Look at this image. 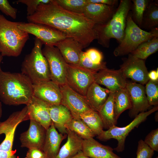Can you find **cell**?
<instances>
[{"label":"cell","instance_id":"obj_24","mask_svg":"<svg viewBox=\"0 0 158 158\" xmlns=\"http://www.w3.org/2000/svg\"><path fill=\"white\" fill-rule=\"evenodd\" d=\"M110 92L109 90L94 82L88 88L85 97L92 110L98 112L107 101Z\"/></svg>","mask_w":158,"mask_h":158},{"label":"cell","instance_id":"obj_18","mask_svg":"<svg viewBox=\"0 0 158 158\" xmlns=\"http://www.w3.org/2000/svg\"><path fill=\"white\" fill-rule=\"evenodd\" d=\"M33 92L35 97L49 105L61 104L62 96L60 86L51 80L33 85Z\"/></svg>","mask_w":158,"mask_h":158},{"label":"cell","instance_id":"obj_12","mask_svg":"<svg viewBox=\"0 0 158 158\" xmlns=\"http://www.w3.org/2000/svg\"><path fill=\"white\" fill-rule=\"evenodd\" d=\"M120 70L126 78L131 79L133 82L146 84L149 80L148 72L145 60L137 58L130 54L127 58H123Z\"/></svg>","mask_w":158,"mask_h":158},{"label":"cell","instance_id":"obj_35","mask_svg":"<svg viewBox=\"0 0 158 158\" xmlns=\"http://www.w3.org/2000/svg\"><path fill=\"white\" fill-rule=\"evenodd\" d=\"M79 66L95 72L107 68L106 62H104L101 65L96 64L90 59L85 52L83 51H82L80 55Z\"/></svg>","mask_w":158,"mask_h":158},{"label":"cell","instance_id":"obj_11","mask_svg":"<svg viewBox=\"0 0 158 158\" xmlns=\"http://www.w3.org/2000/svg\"><path fill=\"white\" fill-rule=\"evenodd\" d=\"M26 106L21 110L13 112L5 121L0 122V135L4 134L5 138L0 144V150L11 152L14 136L18 125L24 121L29 120Z\"/></svg>","mask_w":158,"mask_h":158},{"label":"cell","instance_id":"obj_47","mask_svg":"<svg viewBox=\"0 0 158 158\" xmlns=\"http://www.w3.org/2000/svg\"><path fill=\"white\" fill-rule=\"evenodd\" d=\"M3 56H2V55L1 54L0 52V72L2 70L1 68V62L3 60Z\"/></svg>","mask_w":158,"mask_h":158},{"label":"cell","instance_id":"obj_15","mask_svg":"<svg viewBox=\"0 0 158 158\" xmlns=\"http://www.w3.org/2000/svg\"><path fill=\"white\" fill-rule=\"evenodd\" d=\"M127 82L120 69L116 70L107 68L95 74V82L104 86L111 92L125 88Z\"/></svg>","mask_w":158,"mask_h":158},{"label":"cell","instance_id":"obj_44","mask_svg":"<svg viewBox=\"0 0 158 158\" xmlns=\"http://www.w3.org/2000/svg\"><path fill=\"white\" fill-rule=\"evenodd\" d=\"M158 70H152L148 72V76L149 80L153 81H158Z\"/></svg>","mask_w":158,"mask_h":158},{"label":"cell","instance_id":"obj_33","mask_svg":"<svg viewBox=\"0 0 158 158\" xmlns=\"http://www.w3.org/2000/svg\"><path fill=\"white\" fill-rule=\"evenodd\" d=\"M61 7L68 11L83 13L88 4L87 0H55Z\"/></svg>","mask_w":158,"mask_h":158},{"label":"cell","instance_id":"obj_26","mask_svg":"<svg viewBox=\"0 0 158 158\" xmlns=\"http://www.w3.org/2000/svg\"><path fill=\"white\" fill-rule=\"evenodd\" d=\"M131 107L130 99L126 88L120 89L114 92V118L116 121L122 113L126 110L130 109Z\"/></svg>","mask_w":158,"mask_h":158},{"label":"cell","instance_id":"obj_25","mask_svg":"<svg viewBox=\"0 0 158 158\" xmlns=\"http://www.w3.org/2000/svg\"><path fill=\"white\" fill-rule=\"evenodd\" d=\"M67 139L55 158H72L82 151L83 139L66 129Z\"/></svg>","mask_w":158,"mask_h":158},{"label":"cell","instance_id":"obj_42","mask_svg":"<svg viewBox=\"0 0 158 158\" xmlns=\"http://www.w3.org/2000/svg\"><path fill=\"white\" fill-rule=\"evenodd\" d=\"M88 3L104 4L111 6H116L118 4L117 0H87Z\"/></svg>","mask_w":158,"mask_h":158},{"label":"cell","instance_id":"obj_40","mask_svg":"<svg viewBox=\"0 0 158 158\" xmlns=\"http://www.w3.org/2000/svg\"><path fill=\"white\" fill-rule=\"evenodd\" d=\"M90 59L95 64L101 65L104 63L102 61L103 55L99 51L95 48L90 49L85 51Z\"/></svg>","mask_w":158,"mask_h":158},{"label":"cell","instance_id":"obj_34","mask_svg":"<svg viewBox=\"0 0 158 158\" xmlns=\"http://www.w3.org/2000/svg\"><path fill=\"white\" fill-rule=\"evenodd\" d=\"M145 92L149 104L157 106L158 104V81L149 80L146 84Z\"/></svg>","mask_w":158,"mask_h":158},{"label":"cell","instance_id":"obj_43","mask_svg":"<svg viewBox=\"0 0 158 158\" xmlns=\"http://www.w3.org/2000/svg\"><path fill=\"white\" fill-rule=\"evenodd\" d=\"M16 152V151L7 152L0 150V158H17Z\"/></svg>","mask_w":158,"mask_h":158},{"label":"cell","instance_id":"obj_39","mask_svg":"<svg viewBox=\"0 0 158 158\" xmlns=\"http://www.w3.org/2000/svg\"><path fill=\"white\" fill-rule=\"evenodd\" d=\"M0 11L13 19L16 18L17 9L13 7L7 0H0Z\"/></svg>","mask_w":158,"mask_h":158},{"label":"cell","instance_id":"obj_10","mask_svg":"<svg viewBox=\"0 0 158 158\" xmlns=\"http://www.w3.org/2000/svg\"><path fill=\"white\" fill-rule=\"evenodd\" d=\"M18 28L39 39L44 45L55 46L59 41L67 37L59 30L41 23L20 22Z\"/></svg>","mask_w":158,"mask_h":158},{"label":"cell","instance_id":"obj_9","mask_svg":"<svg viewBox=\"0 0 158 158\" xmlns=\"http://www.w3.org/2000/svg\"><path fill=\"white\" fill-rule=\"evenodd\" d=\"M42 52L49 64L51 80L59 86L66 84L67 63L58 49L44 45Z\"/></svg>","mask_w":158,"mask_h":158},{"label":"cell","instance_id":"obj_37","mask_svg":"<svg viewBox=\"0 0 158 158\" xmlns=\"http://www.w3.org/2000/svg\"><path fill=\"white\" fill-rule=\"evenodd\" d=\"M154 151L142 139L138 142L136 158H152Z\"/></svg>","mask_w":158,"mask_h":158},{"label":"cell","instance_id":"obj_48","mask_svg":"<svg viewBox=\"0 0 158 158\" xmlns=\"http://www.w3.org/2000/svg\"><path fill=\"white\" fill-rule=\"evenodd\" d=\"M42 158H48L47 157Z\"/></svg>","mask_w":158,"mask_h":158},{"label":"cell","instance_id":"obj_13","mask_svg":"<svg viewBox=\"0 0 158 158\" xmlns=\"http://www.w3.org/2000/svg\"><path fill=\"white\" fill-rule=\"evenodd\" d=\"M59 86L62 96L61 104L69 110L73 117L92 110L85 96L73 90L66 84Z\"/></svg>","mask_w":158,"mask_h":158},{"label":"cell","instance_id":"obj_16","mask_svg":"<svg viewBox=\"0 0 158 158\" xmlns=\"http://www.w3.org/2000/svg\"><path fill=\"white\" fill-rule=\"evenodd\" d=\"M46 130L37 121L30 120L28 129L20 135L21 147L28 149L36 148L42 150Z\"/></svg>","mask_w":158,"mask_h":158},{"label":"cell","instance_id":"obj_2","mask_svg":"<svg viewBox=\"0 0 158 158\" xmlns=\"http://www.w3.org/2000/svg\"><path fill=\"white\" fill-rule=\"evenodd\" d=\"M33 95V85L21 73L0 72V99L8 105H26Z\"/></svg>","mask_w":158,"mask_h":158},{"label":"cell","instance_id":"obj_3","mask_svg":"<svg viewBox=\"0 0 158 158\" xmlns=\"http://www.w3.org/2000/svg\"><path fill=\"white\" fill-rule=\"evenodd\" d=\"M132 3L130 0H121L111 18L107 23L95 24V29L98 43L108 48L110 40L115 39L120 43L125 33L127 16L131 10Z\"/></svg>","mask_w":158,"mask_h":158},{"label":"cell","instance_id":"obj_5","mask_svg":"<svg viewBox=\"0 0 158 158\" xmlns=\"http://www.w3.org/2000/svg\"><path fill=\"white\" fill-rule=\"evenodd\" d=\"M43 43L35 37L31 52L26 55L22 62L21 73L34 85L51 80L48 61L42 52Z\"/></svg>","mask_w":158,"mask_h":158},{"label":"cell","instance_id":"obj_22","mask_svg":"<svg viewBox=\"0 0 158 158\" xmlns=\"http://www.w3.org/2000/svg\"><path fill=\"white\" fill-rule=\"evenodd\" d=\"M67 136V134L59 133L53 123L46 130L42 151L48 158H55L61 142Z\"/></svg>","mask_w":158,"mask_h":158},{"label":"cell","instance_id":"obj_49","mask_svg":"<svg viewBox=\"0 0 158 158\" xmlns=\"http://www.w3.org/2000/svg\"><path fill=\"white\" fill-rule=\"evenodd\" d=\"M158 158V157H156V158Z\"/></svg>","mask_w":158,"mask_h":158},{"label":"cell","instance_id":"obj_21","mask_svg":"<svg viewBox=\"0 0 158 158\" xmlns=\"http://www.w3.org/2000/svg\"><path fill=\"white\" fill-rule=\"evenodd\" d=\"M114 149L102 145L93 138L83 140L82 151L91 158H122L113 152Z\"/></svg>","mask_w":158,"mask_h":158},{"label":"cell","instance_id":"obj_23","mask_svg":"<svg viewBox=\"0 0 158 158\" xmlns=\"http://www.w3.org/2000/svg\"><path fill=\"white\" fill-rule=\"evenodd\" d=\"M49 109L51 119L56 128L61 133L66 134L65 125L71 120L73 117L69 110L61 104L49 105Z\"/></svg>","mask_w":158,"mask_h":158},{"label":"cell","instance_id":"obj_29","mask_svg":"<svg viewBox=\"0 0 158 158\" xmlns=\"http://www.w3.org/2000/svg\"><path fill=\"white\" fill-rule=\"evenodd\" d=\"M75 118H79L83 121L95 136L99 135L103 130V123L97 112L92 110Z\"/></svg>","mask_w":158,"mask_h":158},{"label":"cell","instance_id":"obj_19","mask_svg":"<svg viewBox=\"0 0 158 158\" xmlns=\"http://www.w3.org/2000/svg\"><path fill=\"white\" fill-rule=\"evenodd\" d=\"M117 8L116 6L88 3L83 14L96 24H102L111 18Z\"/></svg>","mask_w":158,"mask_h":158},{"label":"cell","instance_id":"obj_7","mask_svg":"<svg viewBox=\"0 0 158 158\" xmlns=\"http://www.w3.org/2000/svg\"><path fill=\"white\" fill-rule=\"evenodd\" d=\"M158 109V106H156L148 111L140 113L131 122L126 126L121 127L114 126L107 130H103L99 135L97 136V138L104 141L111 139L116 140L118 142L117 145L114 150L118 152H122L124 150L125 140L129 133L144 121L149 116Z\"/></svg>","mask_w":158,"mask_h":158},{"label":"cell","instance_id":"obj_38","mask_svg":"<svg viewBox=\"0 0 158 158\" xmlns=\"http://www.w3.org/2000/svg\"><path fill=\"white\" fill-rule=\"evenodd\" d=\"M145 143L154 151H158V128L152 130L146 136Z\"/></svg>","mask_w":158,"mask_h":158},{"label":"cell","instance_id":"obj_41","mask_svg":"<svg viewBox=\"0 0 158 158\" xmlns=\"http://www.w3.org/2000/svg\"><path fill=\"white\" fill-rule=\"evenodd\" d=\"M46 157L45 154L42 150L36 148H31L28 149L25 158H42Z\"/></svg>","mask_w":158,"mask_h":158},{"label":"cell","instance_id":"obj_28","mask_svg":"<svg viewBox=\"0 0 158 158\" xmlns=\"http://www.w3.org/2000/svg\"><path fill=\"white\" fill-rule=\"evenodd\" d=\"M158 26V1L150 0L144 13L141 28L150 31Z\"/></svg>","mask_w":158,"mask_h":158},{"label":"cell","instance_id":"obj_14","mask_svg":"<svg viewBox=\"0 0 158 158\" xmlns=\"http://www.w3.org/2000/svg\"><path fill=\"white\" fill-rule=\"evenodd\" d=\"M125 88L128 92L131 104L128 113L130 118H134L140 113L151 109V106L149 103L145 87L143 85L127 81Z\"/></svg>","mask_w":158,"mask_h":158},{"label":"cell","instance_id":"obj_8","mask_svg":"<svg viewBox=\"0 0 158 158\" xmlns=\"http://www.w3.org/2000/svg\"><path fill=\"white\" fill-rule=\"evenodd\" d=\"M96 73L79 65L67 63L66 84L77 93L85 96L89 87L95 82Z\"/></svg>","mask_w":158,"mask_h":158},{"label":"cell","instance_id":"obj_46","mask_svg":"<svg viewBox=\"0 0 158 158\" xmlns=\"http://www.w3.org/2000/svg\"><path fill=\"white\" fill-rule=\"evenodd\" d=\"M2 108L1 102L0 101V119L1 118L2 115Z\"/></svg>","mask_w":158,"mask_h":158},{"label":"cell","instance_id":"obj_4","mask_svg":"<svg viewBox=\"0 0 158 158\" xmlns=\"http://www.w3.org/2000/svg\"><path fill=\"white\" fill-rule=\"evenodd\" d=\"M20 22L10 21L0 13V52L3 56H18L29 39V34L18 28Z\"/></svg>","mask_w":158,"mask_h":158},{"label":"cell","instance_id":"obj_27","mask_svg":"<svg viewBox=\"0 0 158 158\" xmlns=\"http://www.w3.org/2000/svg\"><path fill=\"white\" fill-rule=\"evenodd\" d=\"M114 93L110 92L107 101L97 112L103 123L104 128L108 129L117 124L114 117Z\"/></svg>","mask_w":158,"mask_h":158},{"label":"cell","instance_id":"obj_32","mask_svg":"<svg viewBox=\"0 0 158 158\" xmlns=\"http://www.w3.org/2000/svg\"><path fill=\"white\" fill-rule=\"evenodd\" d=\"M131 1L132 19L141 28L144 13L150 0H132Z\"/></svg>","mask_w":158,"mask_h":158},{"label":"cell","instance_id":"obj_6","mask_svg":"<svg viewBox=\"0 0 158 158\" xmlns=\"http://www.w3.org/2000/svg\"><path fill=\"white\" fill-rule=\"evenodd\" d=\"M158 36V28L149 32L140 28L133 20L130 11L126 20L123 38L114 49L113 54L116 56L128 54L134 51L142 43Z\"/></svg>","mask_w":158,"mask_h":158},{"label":"cell","instance_id":"obj_1","mask_svg":"<svg viewBox=\"0 0 158 158\" xmlns=\"http://www.w3.org/2000/svg\"><path fill=\"white\" fill-rule=\"evenodd\" d=\"M28 22L41 23L52 27L80 43L83 48L97 39L95 24L83 13L68 11L55 0L41 4L32 15L27 16Z\"/></svg>","mask_w":158,"mask_h":158},{"label":"cell","instance_id":"obj_17","mask_svg":"<svg viewBox=\"0 0 158 158\" xmlns=\"http://www.w3.org/2000/svg\"><path fill=\"white\" fill-rule=\"evenodd\" d=\"M26 106L29 120L37 121L46 130L53 124L49 113V104L33 95Z\"/></svg>","mask_w":158,"mask_h":158},{"label":"cell","instance_id":"obj_36","mask_svg":"<svg viewBox=\"0 0 158 158\" xmlns=\"http://www.w3.org/2000/svg\"><path fill=\"white\" fill-rule=\"evenodd\" d=\"M51 0H18L17 3L25 4L27 6V15L29 16L33 15L36 11L39 5L41 4H47Z\"/></svg>","mask_w":158,"mask_h":158},{"label":"cell","instance_id":"obj_20","mask_svg":"<svg viewBox=\"0 0 158 158\" xmlns=\"http://www.w3.org/2000/svg\"><path fill=\"white\" fill-rule=\"evenodd\" d=\"M55 46L58 49L67 63L79 65L83 48L78 42L67 37L59 42Z\"/></svg>","mask_w":158,"mask_h":158},{"label":"cell","instance_id":"obj_30","mask_svg":"<svg viewBox=\"0 0 158 158\" xmlns=\"http://www.w3.org/2000/svg\"><path fill=\"white\" fill-rule=\"evenodd\" d=\"M158 50V36H155L151 39L141 43L130 54L137 58L145 60Z\"/></svg>","mask_w":158,"mask_h":158},{"label":"cell","instance_id":"obj_31","mask_svg":"<svg viewBox=\"0 0 158 158\" xmlns=\"http://www.w3.org/2000/svg\"><path fill=\"white\" fill-rule=\"evenodd\" d=\"M65 127L83 140L94 138L95 136L87 125L79 118L73 117L70 121L65 125Z\"/></svg>","mask_w":158,"mask_h":158},{"label":"cell","instance_id":"obj_45","mask_svg":"<svg viewBox=\"0 0 158 158\" xmlns=\"http://www.w3.org/2000/svg\"><path fill=\"white\" fill-rule=\"evenodd\" d=\"M72 158H91L85 155L82 151H80Z\"/></svg>","mask_w":158,"mask_h":158}]
</instances>
